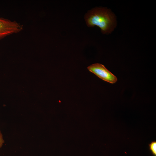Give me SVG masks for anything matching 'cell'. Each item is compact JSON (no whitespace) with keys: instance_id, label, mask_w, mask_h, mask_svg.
Instances as JSON below:
<instances>
[{"instance_id":"1","label":"cell","mask_w":156,"mask_h":156,"mask_svg":"<svg viewBox=\"0 0 156 156\" xmlns=\"http://www.w3.org/2000/svg\"><path fill=\"white\" fill-rule=\"evenodd\" d=\"M85 20L89 27L97 26L103 34L111 33L116 26L115 16L109 10L96 8L90 10L86 15Z\"/></svg>"},{"instance_id":"4","label":"cell","mask_w":156,"mask_h":156,"mask_svg":"<svg viewBox=\"0 0 156 156\" xmlns=\"http://www.w3.org/2000/svg\"><path fill=\"white\" fill-rule=\"evenodd\" d=\"M149 150L154 156H156V141H153L149 144Z\"/></svg>"},{"instance_id":"2","label":"cell","mask_w":156,"mask_h":156,"mask_svg":"<svg viewBox=\"0 0 156 156\" xmlns=\"http://www.w3.org/2000/svg\"><path fill=\"white\" fill-rule=\"evenodd\" d=\"M87 68L99 78L108 82L114 83L117 80L116 77L101 64H93L88 66Z\"/></svg>"},{"instance_id":"5","label":"cell","mask_w":156,"mask_h":156,"mask_svg":"<svg viewBox=\"0 0 156 156\" xmlns=\"http://www.w3.org/2000/svg\"><path fill=\"white\" fill-rule=\"evenodd\" d=\"M4 143V140L3 139L2 133L0 130V149L3 146Z\"/></svg>"},{"instance_id":"3","label":"cell","mask_w":156,"mask_h":156,"mask_svg":"<svg viewBox=\"0 0 156 156\" xmlns=\"http://www.w3.org/2000/svg\"><path fill=\"white\" fill-rule=\"evenodd\" d=\"M22 27L15 21L0 18V40L12 34L19 32L22 29Z\"/></svg>"}]
</instances>
